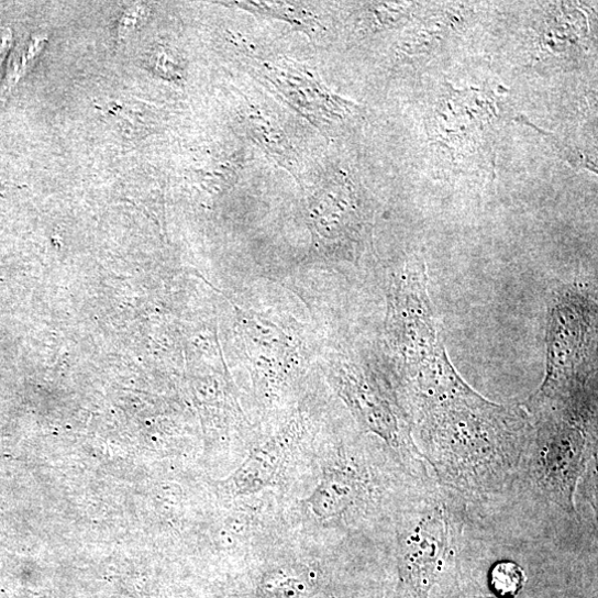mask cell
Wrapping results in <instances>:
<instances>
[{
    "label": "cell",
    "instance_id": "obj_6",
    "mask_svg": "<svg viewBox=\"0 0 598 598\" xmlns=\"http://www.w3.org/2000/svg\"><path fill=\"white\" fill-rule=\"evenodd\" d=\"M251 135L265 153L292 175L297 171L294 150L281 128L262 110L250 107L246 112Z\"/></svg>",
    "mask_w": 598,
    "mask_h": 598
},
{
    "label": "cell",
    "instance_id": "obj_4",
    "mask_svg": "<svg viewBox=\"0 0 598 598\" xmlns=\"http://www.w3.org/2000/svg\"><path fill=\"white\" fill-rule=\"evenodd\" d=\"M259 74L274 85L287 101L320 126L342 118L343 101L309 71L291 63H263Z\"/></svg>",
    "mask_w": 598,
    "mask_h": 598
},
{
    "label": "cell",
    "instance_id": "obj_1",
    "mask_svg": "<svg viewBox=\"0 0 598 598\" xmlns=\"http://www.w3.org/2000/svg\"><path fill=\"white\" fill-rule=\"evenodd\" d=\"M419 452L442 488L478 499L524 487L533 425L522 410L474 391L419 414Z\"/></svg>",
    "mask_w": 598,
    "mask_h": 598
},
{
    "label": "cell",
    "instance_id": "obj_2",
    "mask_svg": "<svg viewBox=\"0 0 598 598\" xmlns=\"http://www.w3.org/2000/svg\"><path fill=\"white\" fill-rule=\"evenodd\" d=\"M531 418L524 487L575 518L574 496L596 451V425L554 414Z\"/></svg>",
    "mask_w": 598,
    "mask_h": 598
},
{
    "label": "cell",
    "instance_id": "obj_5",
    "mask_svg": "<svg viewBox=\"0 0 598 598\" xmlns=\"http://www.w3.org/2000/svg\"><path fill=\"white\" fill-rule=\"evenodd\" d=\"M365 489V479L354 468L333 469L309 499L310 509L321 520L341 517L357 503Z\"/></svg>",
    "mask_w": 598,
    "mask_h": 598
},
{
    "label": "cell",
    "instance_id": "obj_7",
    "mask_svg": "<svg viewBox=\"0 0 598 598\" xmlns=\"http://www.w3.org/2000/svg\"><path fill=\"white\" fill-rule=\"evenodd\" d=\"M283 459L277 452L268 449L254 453L235 473V495L255 494L272 485L281 468Z\"/></svg>",
    "mask_w": 598,
    "mask_h": 598
},
{
    "label": "cell",
    "instance_id": "obj_9",
    "mask_svg": "<svg viewBox=\"0 0 598 598\" xmlns=\"http://www.w3.org/2000/svg\"><path fill=\"white\" fill-rule=\"evenodd\" d=\"M491 579L497 593L509 595L521 587L523 572L514 563H501L494 569Z\"/></svg>",
    "mask_w": 598,
    "mask_h": 598
},
{
    "label": "cell",
    "instance_id": "obj_8",
    "mask_svg": "<svg viewBox=\"0 0 598 598\" xmlns=\"http://www.w3.org/2000/svg\"><path fill=\"white\" fill-rule=\"evenodd\" d=\"M245 11L278 19L301 27H314L315 21L309 11L292 3H236Z\"/></svg>",
    "mask_w": 598,
    "mask_h": 598
},
{
    "label": "cell",
    "instance_id": "obj_3",
    "mask_svg": "<svg viewBox=\"0 0 598 598\" xmlns=\"http://www.w3.org/2000/svg\"><path fill=\"white\" fill-rule=\"evenodd\" d=\"M591 314L580 296L560 299L552 313L547 375L533 401L564 406L587 394L585 361L593 341Z\"/></svg>",
    "mask_w": 598,
    "mask_h": 598
}]
</instances>
